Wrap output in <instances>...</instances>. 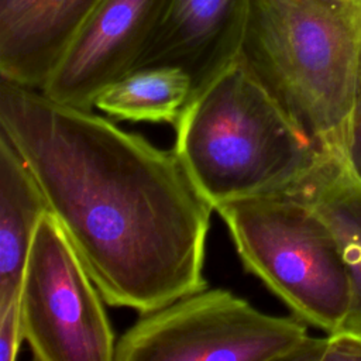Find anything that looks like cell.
<instances>
[{"mask_svg":"<svg viewBox=\"0 0 361 361\" xmlns=\"http://www.w3.org/2000/svg\"><path fill=\"white\" fill-rule=\"evenodd\" d=\"M0 133L107 305L141 316L207 288L214 209L175 149L3 78Z\"/></svg>","mask_w":361,"mask_h":361,"instance_id":"obj_1","label":"cell"},{"mask_svg":"<svg viewBox=\"0 0 361 361\" xmlns=\"http://www.w3.org/2000/svg\"><path fill=\"white\" fill-rule=\"evenodd\" d=\"M173 127V149L214 210L286 193L323 154L241 56L190 99Z\"/></svg>","mask_w":361,"mask_h":361,"instance_id":"obj_2","label":"cell"},{"mask_svg":"<svg viewBox=\"0 0 361 361\" xmlns=\"http://www.w3.org/2000/svg\"><path fill=\"white\" fill-rule=\"evenodd\" d=\"M241 59L337 154L361 99V0H251Z\"/></svg>","mask_w":361,"mask_h":361,"instance_id":"obj_3","label":"cell"},{"mask_svg":"<svg viewBox=\"0 0 361 361\" xmlns=\"http://www.w3.org/2000/svg\"><path fill=\"white\" fill-rule=\"evenodd\" d=\"M216 212L245 271L296 317L324 333L344 327L348 272L331 231L307 204L281 193L231 200Z\"/></svg>","mask_w":361,"mask_h":361,"instance_id":"obj_4","label":"cell"},{"mask_svg":"<svg viewBox=\"0 0 361 361\" xmlns=\"http://www.w3.org/2000/svg\"><path fill=\"white\" fill-rule=\"evenodd\" d=\"M306 324L204 288L141 314L117 340L114 361H290L309 336Z\"/></svg>","mask_w":361,"mask_h":361,"instance_id":"obj_5","label":"cell"},{"mask_svg":"<svg viewBox=\"0 0 361 361\" xmlns=\"http://www.w3.org/2000/svg\"><path fill=\"white\" fill-rule=\"evenodd\" d=\"M104 299L49 210L38 221L21 290L24 341L37 361H114Z\"/></svg>","mask_w":361,"mask_h":361,"instance_id":"obj_6","label":"cell"},{"mask_svg":"<svg viewBox=\"0 0 361 361\" xmlns=\"http://www.w3.org/2000/svg\"><path fill=\"white\" fill-rule=\"evenodd\" d=\"M169 0H103L82 27L41 92L92 110L102 90L137 68Z\"/></svg>","mask_w":361,"mask_h":361,"instance_id":"obj_7","label":"cell"},{"mask_svg":"<svg viewBox=\"0 0 361 361\" xmlns=\"http://www.w3.org/2000/svg\"><path fill=\"white\" fill-rule=\"evenodd\" d=\"M250 6L251 0H169L135 69L180 68L192 79L193 97L240 56Z\"/></svg>","mask_w":361,"mask_h":361,"instance_id":"obj_8","label":"cell"},{"mask_svg":"<svg viewBox=\"0 0 361 361\" xmlns=\"http://www.w3.org/2000/svg\"><path fill=\"white\" fill-rule=\"evenodd\" d=\"M103 0H0V78L42 89Z\"/></svg>","mask_w":361,"mask_h":361,"instance_id":"obj_9","label":"cell"},{"mask_svg":"<svg viewBox=\"0 0 361 361\" xmlns=\"http://www.w3.org/2000/svg\"><path fill=\"white\" fill-rule=\"evenodd\" d=\"M285 195L307 204L331 231L351 286L343 329L361 334V185L337 155L323 151L313 169Z\"/></svg>","mask_w":361,"mask_h":361,"instance_id":"obj_10","label":"cell"},{"mask_svg":"<svg viewBox=\"0 0 361 361\" xmlns=\"http://www.w3.org/2000/svg\"><path fill=\"white\" fill-rule=\"evenodd\" d=\"M48 202L14 145L0 133V309L20 300L38 221Z\"/></svg>","mask_w":361,"mask_h":361,"instance_id":"obj_11","label":"cell"},{"mask_svg":"<svg viewBox=\"0 0 361 361\" xmlns=\"http://www.w3.org/2000/svg\"><path fill=\"white\" fill-rule=\"evenodd\" d=\"M193 94L190 76L176 66L135 69L99 93L94 107L117 120L175 124Z\"/></svg>","mask_w":361,"mask_h":361,"instance_id":"obj_12","label":"cell"},{"mask_svg":"<svg viewBox=\"0 0 361 361\" xmlns=\"http://www.w3.org/2000/svg\"><path fill=\"white\" fill-rule=\"evenodd\" d=\"M361 360V334L350 330L310 337L295 351L290 361H358Z\"/></svg>","mask_w":361,"mask_h":361,"instance_id":"obj_13","label":"cell"},{"mask_svg":"<svg viewBox=\"0 0 361 361\" xmlns=\"http://www.w3.org/2000/svg\"><path fill=\"white\" fill-rule=\"evenodd\" d=\"M24 341L20 300L0 309V361H14Z\"/></svg>","mask_w":361,"mask_h":361,"instance_id":"obj_14","label":"cell"},{"mask_svg":"<svg viewBox=\"0 0 361 361\" xmlns=\"http://www.w3.org/2000/svg\"><path fill=\"white\" fill-rule=\"evenodd\" d=\"M350 175L361 185V99L347 124L341 148L337 154Z\"/></svg>","mask_w":361,"mask_h":361,"instance_id":"obj_15","label":"cell"}]
</instances>
